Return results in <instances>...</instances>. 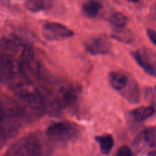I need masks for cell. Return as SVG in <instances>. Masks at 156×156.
Segmentation results:
<instances>
[{"label": "cell", "instance_id": "obj_1", "mask_svg": "<svg viewBox=\"0 0 156 156\" xmlns=\"http://www.w3.org/2000/svg\"><path fill=\"white\" fill-rule=\"evenodd\" d=\"M14 93L24 105L34 112L44 110V99L39 90L30 83L24 81L12 87Z\"/></svg>", "mask_w": 156, "mask_h": 156}, {"label": "cell", "instance_id": "obj_2", "mask_svg": "<svg viewBox=\"0 0 156 156\" xmlns=\"http://www.w3.org/2000/svg\"><path fill=\"white\" fill-rule=\"evenodd\" d=\"M25 75L18 60H15L12 55L7 54H2V82L9 84L12 88L20 83L24 82V80H19V79Z\"/></svg>", "mask_w": 156, "mask_h": 156}, {"label": "cell", "instance_id": "obj_3", "mask_svg": "<svg viewBox=\"0 0 156 156\" xmlns=\"http://www.w3.org/2000/svg\"><path fill=\"white\" fill-rule=\"evenodd\" d=\"M41 151L42 148L37 138L27 136L12 144L4 156H40Z\"/></svg>", "mask_w": 156, "mask_h": 156}, {"label": "cell", "instance_id": "obj_4", "mask_svg": "<svg viewBox=\"0 0 156 156\" xmlns=\"http://www.w3.org/2000/svg\"><path fill=\"white\" fill-rule=\"evenodd\" d=\"M77 132L76 127L68 122H55L50 125L47 130L49 139L56 142H67L73 139Z\"/></svg>", "mask_w": 156, "mask_h": 156}, {"label": "cell", "instance_id": "obj_5", "mask_svg": "<svg viewBox=\"0 0 156 156\" xmlns=\"http://www.w3.org/2000/svg\"><path fill=\"white\" fill-rule=\"evenodd\" d=\"M137 64L149 75L156 76V53L153 50L142 47L132 53Z\"/></svg>", "mask_w": 156, "mask_h": 156}, {"label": "cell", "instance_id": "obj_6", "mask_svg": "<svg viewBox=\"0 0 156 156\" xmlns=\"http://www.w3.org/2000/svg\"><path fill=\"white\" fill-rule=\"evenodd\" d=\"M74 32L64 24L57 22L46 23L42 27V35L48 41H60L73 36Z\"/></svg>", "mask_w": 156, "mask_h": 156}, {"label": "cell", "instance_id": "obj_7", "mask_svg": "<svg viewBox=\"0 0 156 156\" xmlns=\"http://www.w3.org/2000/svg\"><path fill=\"white\" fill-rule=\"evenodd\" d=\"M19 62L26 75L36 76L39 73V64L35 58L33 50L25 45L20 51Z\"/></svg>", "mask_w": 156, "mask_h": 156}, {"label": "cell", "instance_id": "obj_8", "mask_svg": "<svg viewBox=\"0 0 156 156\" xmlns=\"http://www.w3.org/2000/svg\"><path fill=\"white\" fill-rule=\"evenodd\" d=\"M133 147L138 151L146 148H156V128H149L140 132L134 139Z\"/></svg>", "mask_w": 156, "mask_h": 156}, {"label": "cell", "instance_id": "obj_9", "mask_svg": "<svg viewBox=\"0 0 156 156\" xmlns=\"http://www.w3.org/2000/svg\"><path fill=\"white\" fill-rule=\"evenodd\" d=\"M112 47L111 41L105 37L91 38L85 42V48L91 54H108Z\"/></svg>", "mask_w": 156, "mask_h": 156}, {"label": "cell", "instance_id": "obj_10", "mask_svg": "<svg viewBox=\"0 0 156 156\" xmlns=\"http://www.w3.org/2000/svg\"><path fill=\"white\" fill-rule=\"evenodd\" d=\"M77 93L70 86H62L55 95V102L59 108H66L73 106L77 99Z\"/></svg>", "mask_w": 156, "mask_h": 156}, {"label": "cell", "instance_id": "obj_11", "mask_svg": "<svg viewBox=\"0 0 156 156\" xmlns=\"http://www.w3.org/2000/svg\"><path fill=\"white\" fill-rule=\"evenodd\" d=\"M109 84L113 89L117 91H123L129 84V80L126 74L120 72H111L109 74Z\"/></svg>", "mask_w": 156, "mask_h": 156}, {"label": "cell", "instance_id": "obj_12", "mask_svg": "<svg viewBox=\"0 0 156 156\" xmlns=\"http://www.w3.org/2000/svg\"><path fill=\"white\" fill-rule=\"evenodd\" d=\"M53 4L54 0H27L25 7L30 12H38L49 10L53 7Z\"/></svg>", "mask_w": 156, "mask_h": 156}, {"label": "cell", "instance_id": "obj_13", "mask_svg": "<svg viewBox=\"0 0 156 156\" xmlns=\"http://www.w3.org/2000/svg\"><path fill=\"white\" fill-rule=\"evenodd\" d=\"M102 7V3L98 0H88L82 6V13L88 18H95Z\"/></svg>", "mask_w": 156, "mask_h": 156}, {"label": "cell", "instance_id": "obj_14", "mask_svg": "<svg viewBox=\"0 0 156 156\" xmlns=\"http://www.w3.org/2000/svg\"><path fill=\"white\" fill-rule=\"evenodd\" d=\"M155 113V109L151 106H140L139 108L135 109V110L130 111L129 115L135 121L143 122L153 116Z\"/></svg>", "mask_w": 156, "mask_h": 156}, {"label": "cell", "instance_id": "obj_15", "mask_svg": "<svg viewBox=\"0 0 156 156\" xmlns=\"http://www.w3.org/2000/svg\"><path fill=\"white\" fill-rule=\"evenodd\" d=\"M111 37L120 42L126 43V44H129L134 41L133 33L129 29L125 28L124 27L116 28L113 31Z\"/></svg>", "mask_w": 156, "mask_h": 156}, {"label": "cell", "instance_id": "obj_16", "mask_svg": "<svg viewBox=\"0 0 156 156\" xmlns=\"http://www.w3.org/2000/svg\"><path fill=\"white\" fill-rule=\"evenodd\" d=\"M126 90L122 92V95L132 103H136L140 99V90L137 84L133 80H131L126 87ZM125 89V90H126Z\"/></svg>", "mask_w": 156, "mask_h": 156}, {"label": "cell", "instance_id": "obj_17", "mask_svg": "<svg viewBox=\"0 0 156 156\" xmlns=\"http://www.w3.org/2000/svg\"><path fill=\"white\" fill-rule=\"evenodd\" d=\"M95 140L100 145L101 152L105 154H108L111 152L114 145V138L111 135H104V136H96Z\"/></svg>", "mask_w": 156, "mask_h": 156}, {"label": "cell", "instance_id": "obj_18", "mask_svg": "<svg viewBox=\"0 0 156 156\" xmlns=\"http://www.w3.org/2000/svg\"><path fill=\"white\" fill-rule=\"evenodd\" d=\"M108 21L113 25L116 26V28L125 27L128 21V18L124 14L121 12H114L108 18Z\"/></svg>", "mask_w": 156, "mask_h": 156}, {"label": "cell", "instance_id": "obj_19", "mask_svg": "<svg viewBox=\"0 0 156 156\" xmlns=\"http://www.w3.org/2000/svg\"><path fill=\"white\" fill-rule=\"evenodd\" d=\"M117 156H133V151L129 147L123 145L117 150Z\"/></svg>", "mask_w": 156, "mask_h": 156}, {"label": "cell", "instance_id": "obj_20", "mask_svg": "<svg viewBox=\"0 0 156 156\" xmlns=\"http://www.w3.org/2000/svg\"><path fill=\"white\" fill-rule=\"evenodd\" d=\"M147 35L148 36H149L150 41L156 46V31L151 28L148 29Z\"/></svg>", "mask_w": 156, "mask_h": 156}, {"label": "cell", "instance_id": "obj_21", "mask_svg": "<svg viewBox=\"0 0 156 156\" xmlns=\"http://www.w3.org/2000/svg\"><path fill=\"white\" fill-rule=\"evenodd\" d=\"M148 156H156V151H150V152L148 154Z\"/></svg>", "mask_w": 156, "mask_h": 156}, {"label": "cell", "instance_id": "obj_22", "mask_svg": "<svg viewBox=\"0 0 156 156\" xmlns=\"http://www.w3.org/2000/svg\"><path fill=\"white\" fill-rule=\"evenodd\" d=\"M153 15H154V17L156 18V6L154 7V9H153Z\"/></svg>", "mask_w": 156, "mask_h": 156}, {"label": "cell", "instance_id": "obj_23", "mask_svg": "<svg viewBox=\"0 0 156 156\" xmlns=\"http://www.w3.org/2000/svg\"><path fill=\"white\" fill-rule=\"evenodd\" d=\"M126 1H128V2H138L139 1H140V0H126Z\"/></svg>", "mask_w": 156, "mask_h": 156}, {"label": "cell", "instance_id": "obj_24", "mask_svg": "<svg viewBox=\"0 0 156 156\" xmlns=\"http://www.w3.org/2000/svg\"><path fill=\"white\" fill-rule=\"evenodd\" d=\"M155 90H156V87H155Z\"/></svg>", "mask_w": 156, "mask_h": 156}]
</instances>
